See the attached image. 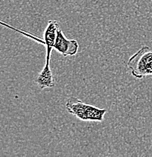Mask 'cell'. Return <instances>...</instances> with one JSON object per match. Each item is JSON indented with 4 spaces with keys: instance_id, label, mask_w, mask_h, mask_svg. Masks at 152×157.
Masks as SVG:
<instances>
[{
    "instance_id": "1",
    "label": "cell",
    "mask_w": 152,
    "mask_h": 157,
    "mask_svg": "<svg viewBox=\"0 0 152 157\" xmlns=\"http://www.w3.org/2000/svg\"><path fill=\"white\" fill-rule=\"evenodd\" d=\"M67 111L82 121L102 122L107 109L88 104L76 97H71L66 103Z\"/></svg>"
},
{
    "instance_id": "2",
    "label": "cell",
    "mask_w": 152,
    "mask_h": 157,
    "mask_svg": "<svg viewBox=\"0 0 152 157\" xmlns=\"http://www.w3.org/2000/svg\"><path fill=\"white\" fill-rule=\"evenodd\" d=\"M127 67L133 77L141 79L152 76V50L148 46L142 47L129 59Z\"/></svg>"
},
{
    "instance_id": "3",
    "label": "cell",
    "mask_w": 152,
    "mask_h": 157,
    "mask_svg": "<svg viewBox=\"0 0 152 157\" xmlns=\"http://www.w3.org/2000/svg\"><path fill=\"white\" fill-rule=\"evenodd\" d=\"M79 47V43L76 39H68L62 29H58L54 49L64 57L74 56L78 53Z\"/></svg>"
},
{
    "instance_id": "4",
    "label": "cell",
    "mask_w": 152,
    "mask_h": 157,
    "mask_svg": "<svg viewBox=\"0 0 152 157\" xmlns=\"http://www.w3.org/2000/svg\"><path fill=\"white\" fill-rule=\"evenodd\" d=\"M58 29H60V25L58 21L55 20H49L48 21V24L44 32V42H45V46L46 47L45 63H50L51 56L55 46Z\"/></svg>"
},
{
    "instance_id": "5",
    "label": "cell",
    "mask_w": 152,
    "mask_h": 157,
    "mask_svg": "<svg viewBox=\"0 0 152 157\" xmlns=\"http://www.w3.org/2000/svg\"><path fill=\"white\" fill-rule=\"evenodd\" d=\"M35 82L41 89L53 88L55 86V79L50 67V63H45V67L42 68L36 78Z\"/></svg>"
}]
</instances>
